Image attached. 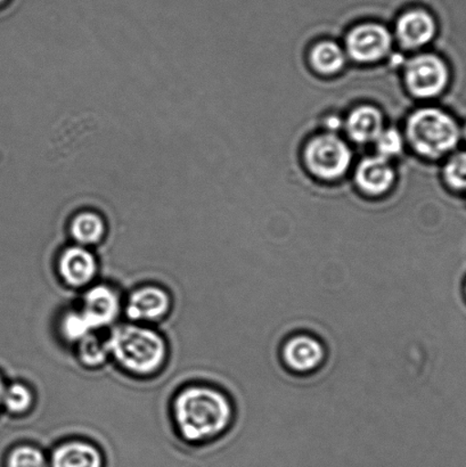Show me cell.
Returning <instances> with one entry per match:
<instances>
[{
    "label": "cell",
    "instance_id": "cell-24",
    "mask_svg": "<svg viewBox=\"0 0 466 467\" xmlns=\"http://www.w3.org/2000/svg\"><path fill=\"white\" fill-rule=\"evenodd\" d=\"M464 135H465V139H466V127H465V130H464Z\"/></svg>",
    "mask_w": 466,
    "mask_h": 467
},
{
    "label": "cell",
    "instance_id": "cell-2",
    "mask_svg": "<svg viewBox=\"0 0 466 467\" xmlns=\"http://www.w3.org/2000/svg\"><path fill=\"white\" fill-rule=\"evenodd\" d=\"M109 356L131 374L148 377L158 372L167 358L163 337L152 329L122 325L107 341Z\"/></svg>",
    "mask_w": 466,
    "mask_h": 467
},
{
    "label": "cell",
    "instance_id": "cell-10",
    "mask_svg": "<svg viewBox=\"0 0 466 467\" xmlns=\"http://www.w3.org/2000/svg\"><path fill=\"white\" fill-rule=\"evenodd\" d=\"M437 32L435 17L423 8H413L401 14L396 25V35L406 48H419L430 43Z\"/></svg>",
    "mask_w": 466,
    "mask_h": 467
},
{
    "label": "cell",
    "instance_id": "cell-8",
    "mask_svg": "<svg viewBox=\"0 0 466 467\" xmlns=\"http://www.w3.org/2000/svg\"><path fill=\"white\" fill-rule=\"evenodd\" d=\"M91 332L111 325L120 313V300L116 291L107 285H96L87 291L78 310Z\"/></svg>",
    "mask_w": 466,
    "mask_h": 467
},
{
    "label": "cell",
    "instance_id": "cell-15",
    "mask_svg": "<svg viewBox=\"0 0 466 467\" xmlns=\"http://www.w3.org/2000/svg\"><path fill=\"white\" fill-rule=\"evenodd\" d=\"M105 223L98 213L85 212L77 214L70 227L71 236L78 244L90 246L98 244L104 237Z\"/></svg>",
    "mask_w": 466,
    "mask_h": 467
},
{
    "label": "cell",
    "instance_id": "cell-19",
    "mask_svg": "<svg viewBox=\"0 0 466 467\" xmlns=\"http://www.w3.org/2000/svg\"><path fill=\"white\" fill-rule=\"evenodd\" d=\"M7 467H49V462L38 448L20 446L9 454Z\"/></svg>",
    "mask_w": 466,
    "mask_h": 467
},
{
    "label": "cell",
    "instance_id": "cell-14",
    "mask_svg": "<svg viewBox=\"0 0 466 467\" xmlns=\"http://www.w3.org/2000/svg\"><path fill=\"white\" fill-rule=\"evenodd\" d=\"M347 131L350 139L357 143L376 141L383 131L381 112L373 107H360L354 109L347 121Z\"/></svg>",
    "mask_w": 466,
    "mask_h": 467
},
{
    "label": "cell",
    "instance_id": "cell-6",
    "mask_svg": "<svg viewBox=\"0 0 466 467\" xmlns=\"http://www.w3.org/2000/svg\"><path fill=\"white\" fill-rule=\"evenodd\" d=\"M405 79L410 93L419 99H431L445 90L450 81V71L440 57L423 54L408 63Z\"/></svg>",
    "mask_w": 466,
    "mask_h": 467
},
{
    "label": "cell",
    "instance_id": "cell-5",
    "mask_svg": "<svg viewBox=\"0 0 466 467\" xmlns=\"http://www.w3.org/2000/svg\"><path fill=\"white\" fill-rule=\"evenodd\" d=\"M305 161L310 172L326 181L345 175L351 162V152L344 140L332 134L315 137L305 150Z\"/></svg>",
    "mask_w": 466,
    "mask_h": 467
},
{
    "label": "cell",
    "instance_id": "cell-16",
    "mask_svg": "<svg viewBox=\"0 0 466 467\" xmlns=\"http://www.w3.org/2000/svg\"><path fill=\"white\" fill-rule=\"evenodd\" d=\"M310 63L322 75H336L345 67L346 54L336 43L323 41L312 49Z\"/></svg>",
    "mask_w": 466,
    "mask_h": 467
},
{
    "label": "cell",
    "instance_id": "cell-20",
    "mask_svg": "<svg viewBox=\"0 0 466 467\" xmlns=\"http://www.w3.org/2000/svg\"><path fill=\"white\" fill-rule=\"evenodd\" d=\"M444 176L454 190L466 191V152L453 155L447 162Z\"/></svg>",
    "mask_w": 466,
    "mask_h": 467
},
{
    "label": "cell",
    "instance_id": "cell-25",
    "mask_svg": "<svg viewBox=\"0 0 466 467\" xmlns=\"http://www.w3.org/2000/svg\"><path fill=\"white\" fill-rule=\"evenodd\" d=\"M4 2V0H0V4H2Z\"/></svg>",
    "mask_w": 466,
    "mask_h": 467
},
{
    "label": "cell",
    "instance_id": "cell-22",
    "mask_svg": "<svg viewBox=\"0 0 466 467\" xmlns=\"http://www.w3.org/2000/svg\"><path fill=\"white\" fill-rule=\"evenodd\" d=\"M378 157L386 160L397 157L404 148L403 137L396 130H383L376 140Z\"/></svg>",
    "mask_w": 466,
    "mask_h": 467
},
{
    "label": "cell",
    "instance_id": "cell-11",
    "mask_svg": "<svg viewBox=\"0 0 466 467\" xmlns=\"http://www.w3.org/2000/svg\"><path fill=\"white\" fill-rule=\"evenodd\" d=\"M58 273L68 286L88 285L98 274V261L85 246L67 247L58 259Z\"/></svg>",
    "mask_w": 466,
    "mask_h": 467
},
{
    "label": "cell",
    "instance_id": "cell-7",
    "mask_svg": "<svg viewBox=\"0 0 466 467\" xmlns=\"http://www.w3.org/2000/svg\"><path fill=\"white\" fill-rule=\"evenodd\" d=\"M346 44L349 57L356 62L373 63L390 52L392 36L386 26L365 23L349 32Z\"/></svg>",
    "mask_w": 466,
    "mask_h": 467
},
{
    "label": "cell",
    "instance_id": "cell-1",
    "mask_svg": "<svg viewBox=\"0 0 466 467\" xmlns=\"http://www.w3.org/2000/svg\"><path fill=\"white\" fill-rule=\"evenodd\" d=\"M235 406L231 397L219 389L194 386L176 397L173 416L181 437L192 442L221 438L235 420Z\"/></svg>",
    "mask_w": 466,
    "mask_h": 467
},
{
    "label": "cell",
    "instance_id": "cell-3",
    "mask_svg": "<svg viewBox=\"0 0 466 467\" xmlns=\"http://www.w3.org/2000/svg\"><path fill=\"white\" fill-rule=\"evenodd\" d=\"M406 134L409 144L423 157L438 159L455 149L460 130L454 119L438 109H421L409 117Z\"/></svg>",
    "mask_w": 466,
    "mask_h": 467
},
{
    "label": "cell",
    "instance_id": "cell-13",
    "mask_svg": "<svg viewBox=\"0 0 466 467\" xmlns=\"http://www.w3.org/2000/svg\"><path fill=\"white\" fill-rule=\"evenodd\" d=\"M49 467H103V457L90 443L70 441L53 451Z\"/></svg>",
    "mask_w": 466,
    "mask_h": 467
},
{
    "label": "cell",
    "instance_id": "cell-12",
    "mask_svg": "<svg viewBox=\"0 0 466 467\" xmlns=\"http://www.w3.org/2000/svg\"><path fill=\"white\" fill-rule=\"evenodd\" d=\"M395 171L388 160L381 157L364 159L356 171V182L365 193L380 195L391 189Z\"/></svg>",
    "mask_w": 466,
    "mask_h": 467
},
{
    "label": "cell",
    "instance_id": "cell-17",
    "mask_svg": "<svg viewBox=\"0 0 466 467\" xmlns=\"http://www.w3.org/2000/svg\"><path fill=\"white\" fill-rule=\"evenodd\" d=\"M78 345V357L81 363L88 368L103 365L109 357L107 342L100 341L93 333L82 338Z\"/></svg>",
    "mask_w": 466,
    "mask_h": 467
},
{
    "label": "cell",
    "instance_id": "cell-21",
    "mask_svg": "<svg viewBox=\"0 0 466 467\" xmlns=\"http://www.w3.org/2000/svg\"><path fill=\"white\" fill-rule=\"evenodd\" d=\"M61 331L64 338L70 342H79L87 336H89L90 328L82 319L79 311H71L64 316L61 322Z\"/></svg>",
    "mask_w": 466,
    "mask_h": 467
},
{
    "label": "cell",
    "instance_id": "cell-9",
    "mask_svg": "<svg viewBox=\"0 0 466 467\" xmlns=\"http://www.w3.org/2000/svg\"><path fill=\"white\" fill-rule=\"evenodd\" d=\"M168 293L157 286H144L131 293L127 301V317L134 322H158L171 310Z\"/></svg>",
    "mask_w": 466,
    "mask_h": 467
},
{
    "label": "cell",
    "instance_id": "cell-18",
    "mask_svg": "<svg viewBox=\"0 0 466 467\" xmlns=\"http://www.w3.org/2000/svg\"><path fill=\"white\" fill-rule=\"evenodd\" d=\"M34 404V395L29 388L22 383H14L5 389L3 405L12 414H23Z\"/></svg>",
    "mask_w": 466,
    "mask_h": 467
},
{
    "label": "cell",
    "instance_id": "cell-4",
    "mask_svg": "<svg viewBox=\"0 0 466 467\" xmlns=\"http://www.w3.org/2000/svg\"><path fill=\"white\" fill-rule=\"evenodd\" d=\"M278 359L286 373L295 378H310L326 368L328 349L326 341L309 331H295L283 338Z\"/></svg>",
    "mask_w": 466,
    "mask_h": 467
},
{
    "label": "cell",
    "instance_id": "cell-23",
    "mask_svg": "<svg viewBox=\"0 0 466 467\" xmlns=\"http://www.w3.org/2000/svg\"><path fill=\"white\" fill-rule=\"evenodd\" d=\"M5 389H6V387H5L2 378H0V405L3 404Z\"/></svg>",
    "mask_w": 466,
    "mask_h": 467
}]
</instances>
